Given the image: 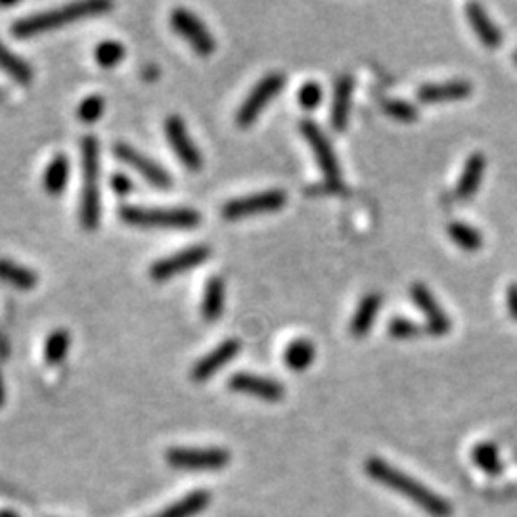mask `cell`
<instances>
[{
	"label": "cell",
	"instance_id": "cell-8",
	"mask_svg": "<svg viewBox=\"0 0 517 517\" xmlns=\"http://www.w3.org/2000/svg\"><path fill=\"white\" fill-rule=\"evenodd\" d=\"M171 27L179 33L186 43H190L199 56H211L216 48V43L213 35L209 33L208 25L203 23L194 12H190L186 8H174L171 12Z\"/></svg>",
	"mask_w": 517,
	"mask_h": 517
},
{
	"label": "cell",
	"instance_id": "cell-16",
	"mask_svg": "<svg viewBox=\"0 0 517 517\" xmlns=\"http://www.w3.org/2000/svg\"><path fill=\"white\" fill-rule=\"evenodd\" d=\"M473 92L470 81L454 79L446 83H429L418 90V100L424 104H439V102H454L464 100Z\"/></svg>",
	"mask_w": 517,
	"mask_h": 517
},
{
	"label": "cell",
	"instance_id": "cell-30",
	"mask_svg": "<svg viewBox=\"0 0 517 517\" xmlns=\"http://www.w3.org/2000/svg\"><path fill=\"white\" fill-rule=\"evenodd\" d=\"M125 47L119 43V40H102V43L94 48V58H97L98 65L110 70V67H115L121 64V60L125 58Z\"/></svg>",
	"mask_w": 517,
	"mask_h": 517
},
{
	"label": "cell",
	"instance_id": "cell-1",
	"mask_svg": "<svg viewBox=\"0 0 517 517\" xmlns=\"http://www.w3.org/2000/svg\"><path fill=\"white\" fill-rule=\"evenodd\" d=\"M364 470H366V473H369L370 479L391 488V491H394V493L403 495L408 500H412L418 508H421L431 517H451L453 515L451 502L445 500L441 495L433 493L431 488H428L426 485H421L420 481L411 478L408 473L393 468L391 464H387L386 460L377 458V456H370L369 460H366Z\"/></svg>",
	"mask_w": 517,
	"mask_h": 517
},
{
	"label": "cell",
	"instance_id": "cell-40",
	"mask_svg": "<svg viewBox=\"0 0 517 517\" xmlns=\"http://www.w3.org/2000/svg\"><path fill=\"white\" fill-rule=\"evenodd\" d=\"M515 64H517V52H515Z\"/></svg>",
	"mask_w": 517,
	"mask_h": 517
},
{
	"label": "cell",
	"instance_id": "cell-6",
	"mask_svg": "<svg viewBox=\"0 0 517 517\" xmlns=\"http://www.w3.org/2000/svg\"><path fill=\"white\" fill-rule=\"evenodd\" d=\"M285 85V75L284 73H268L265 75L258 83L251 89L248 94V98L243 100L240 106V110L236 114V123L242 129H248L255 123V119L261 115L265 107L275 100L276 94L284 89Z\"/></svg>",
	"mask_w": 517,
	"mask_h": 517
},
{
	"label": "cell",
	"instance_id": "cell-5",
	"mask_svg": "<svg viewBox=\"0 0 517 517\" xmlns=\"http://www.w3.org/2000/svg\"><path fill=\"white\" fill-rule=\"evenodd\" d=\"M167 464L174 470L190 471H209L223 470L230 464V453L226 448H184L176 446L165 453Z\"/></svg>",
	"mask_w": 517,
	"mask_h": 517
},
{
	"label": "cell",
	"instance_id": "cell-10",
	"mask_svg": "<svg viewBox=\"0 0 517 517\" xmlns=\"http://www.w3.org/2000/svg\"><path fill=\"white\" fill-rule=\"evenodd\" d=\"M211 257V248L206 243L199 246H190L186 250L176 251L165 258H159L152 267H149V276L156 282L171 280L176 275H182L186 270H192L203 265Z\"/></svg>",
	"mask_w": 517,
	"mask_h": 517
},
{
	"label": "cell",
	"instance_id": "cell-24",
	"mask_svg": "<svg viewBox=\"0 0 517 517\" xmlns=\"http://www.w3.org/2000/svg\"><path fill=\"white\" fill-rule=\"evenodd\" d=\"M67 181H70V159L64 154H58L45 169L43 186L48 194L60 196L67 186Z\"/></svg>",
	"mask_w": 517,
	"mask_h": 517
},
{
	"label": "cell",
	"instance_id": "cell-32",
	"mask_svg": "<svg viewBox=\"0 0 517 517\" xmlns=\"http://www.w3.org/2000/svg\"><path fill=\"white\" fill-rule=\"evenodd\" d=\"M384 112L389 117L401 121V123H412V121H416L420 115L416 107L406 100H387L384 104Z\"/></svg>",
	"mask_w": 517,
	"mask_h": 517
},
{
	"label": "cell",
	"instance_id": "cell-25",
	"mask_svg": "<svg viewBox=\"0 0 517 517\" xmlns=\"http://www.w3.org/2000/svg\"><path fill=\"white\" fill-rule=\"evenodd\" d=\"M0 280L13 285V288L33 290L38 284V275L31 268L10 261V258H0Z\"/></svg>",
	"mask_w": 517,
	"mask_h": 517
},
{
	"label": "cell",
	"instance_id": "cell-19",
	"mask_svg": "<svg viewBox=\"0 0 517 517\" xmlns=\"http://www.w3.org/2000/svg\"><path fill=\"white\" fill-rule=\"evenodd\" d=\"M382 309V295L372 292L360 299V303L351 318L349 330L352 337H364L374 328V322L377 318V312Z\"/></svg>",
	"mask_w": 517,
	"mask_h": 517
},
{
	"label": "cell",
	"instance_id": "cell-12",
	"mask_svg": "<svg viewBox=\"0 0 517 517\" xmlns=\"http://www.w3.org/2000/svg\"><path fill=\"white\" fill-rule=\"evenodd\" d=\"M114 152H115V156L121 161L127 163V165H131L132 169L139 171L152 186H156L159 190L171 188V184H173L171 174L165 169H163L157 161H154L152 157H148L146 154L139 152V149L125 144V142H117L114 146Z\"/></svg>",
	"mask_w": 517,
	"mask_h": 517
},
{
	"label": "cell",
	"instance_id": "cell-39",
	"mask_svg": "<svg viewBox=\"0 0 517 517\" xmlns=\"http://www.w3.org/2000/svg\"><path fill=\"white\" fill-rule=\"evenodd\" d=\"M4 97H6V92H4V90H3V89H0V100H3V98H4Z\"/></svg>",
	"mask_w": 517,
	"mask_h": 517
},
{
	"label": "cell",
	"instance_id": "cell-2",
	"mask_svg": "<svg viewBox=\"0 0 517 517\" xmlns=\"http://www.w3.org/2000/svg\"><path fill=\"white\" fill-rule=\"evenodd\" d=\"M112 8H114L112 3H107V0H87V3H73V4L56 8V10L33 13V16L21 18L13 23L12 35L18 37V38L35 37L40 33H47L50 30H56V27H62L65 23H73L79 20L100 16V13L112 10Z\"/></svg>",
	"mask_w": 517,
	"mask_h": 517
},
{
	"label": "cell",
	"instance_id": "cell-18",
	"mask_svg": "<svg viewBox=\"0 0 517 517\" xmlns=\"http://www.w3.org/2000/svg\"><path fill=\"white\" fill-rule=\"evenodd\" d=\"M485 169H487V157L481 152H475L468 157L456 184V196L460 199H468L478 192L483 182Z\"/></svg>",
	"mask_w": 517,
	"mask_h": 517
},
{
	"label": "cell",
	"instance_id": "cell-29",
	"mask_svg": "<svg viewBox=\"0 0 517 517\" xmlns=\"http://www.w3.org/2000/svg\"><path fill=\"white\" fill-rule=\"evenodd\" d=\"M72 337L67 330H54L45 342V360L48 364H60L70 351Z\"/></svg>",
	"mask_w": 517,
	"mask_h": 517
},
{
	"label": "cell",
	"instance_id": "cell-17",
	"mask_svg": "<svg viewBox=\"0 0 517 517\" xmlns=\"http://www.w3.org/2000/svg\"><path fill=\"white\" fill-rule=\"evenodd\" d=\"M466 16H468L471 30L488 50H496L502 45V33L498 30V25L488 18L487 10L481 4L470 3L466 6Z\"/></svg>",
	"mask_w": 517,
	"mask_h": 517
},
{
	"label": "cell",
	"instance_id": "cell-7",
	"mask_svg": "<svg viewBox=\"0 0 517 517\" xmlns=\"http://www.w3.org/2000/svg\"><path fill=\"white\" fill-rule=\"evenodd\" d=\"M285 203H288V194L284 190H265V192L226 201L223 206V216L226 221H240L258 213L278 211Z\"/></svg>",
	"mask_w": 517,
	"mask_h": 517
},
{
	"label": "cell",
	"instance_id": "cell-11",
	"mask_svg": "<svg viewBox=\"0 0 517 517\" xmlns=\"http://www.w3.org/2000/svg\"><path fill=\"white\" fill-rule=\"evenodd\" d=\"M165 136L169 146L174 149L176 157L182 161V165L190 171H199L203 167V156L199 148L194 144L190 136L186 123L179 115H169L165 119Z\"/></svg>",
	"mask_w": 517,
	"mask_h": 517
},
{
	"label": "cell",
	"instance_id": "cell-23",
	"mask_svg": "<svg viewBox=\"0 0 517 517\" xmlns=\"http://www.w3.org/2000/svg\"><path fill=\"white\" fill-rule=\"evenodd\" d=\"M317 359V347L309 339H293L284 351V362L293 372H305Z\"/></svg>",
	"mask_w": 517,
	"mask_h": 517
},
{
	"label": "cell",
	"instance_id": "cell-35",
	"mask_svg": "<svg viewBox=\"0 0 517 517\" xmlns=\"http://www.w3.org/2000/svg\"><path fill=\"white\" fill-rule=\"evenodd\" d=\"M112 188H114V192L119 194V196H127L132 192V181L129 179L127 174L123 173H115L112 176Z\"/></svg>",
	"mask_w": 517,
	"mask_h": 517
},
{
	"label": "cell",
	"instance_id": "cell-14",
	"mask_svg": "<svg viewBox=\"0 0 517 517\" xmlns=\"http://www.w3.org/2000/svg\"><path fill=\"white\" fill-rule=\"evenodd\" d=\"M412 301L418 305V309L424 312L426 324H428V332L433 335H445L453 330V320L446 312L441 309L439 301L435 299L431 290L426 284L416 282L411 288Z\"/></svg>",
	"mask_w": 517,
	"mask_h": 517
},
{
	"label": "cell",
	"instance_id": "cell-3",
	"mask_svg": "<svg viewBox=\"0 0 517 517\" xmlns=\"http://www.w3.org/2000/svg\"><path fill=\"white\" fill-rule=\"evenodd\" d=\"M83 157V194H81L79 221L85 230H97L100 225V144L97 136H85L81 140Z\"/></svg>",
	"mask_w": 517,
	"mask_h": 517
},
{
	"label": "cell",
	"instance_id": "cell-13",
	"mask_svg": "<svg viewBox=\"0 0 517 517\" xmlns=\"http://www.w3.org/2000/svg\"><path fill=\"white\" fill-rule=\"evenodd\" d=\"M228 389L243 394H253V397H258L267 403H278L285 394L284 386L276 382V379L250 372H238L234 376H230Z\"/></svg>",
	"mask_w": 517,
	"mask_h": 517
},
{
	"label": "cell",
	"instance_id": "cell-20",
	"mask_svg": "<svg viewBox=\"0 0 517 517\" xmlns=\"http://www.w3.org/2000/svg\"><path fill=\"white\" fill-rule=\"evenodd\" d=\"M352 89H355V81H352L351 75H343L337 79L334 104H332V127L337 132H343L347 129Z\"/></svg>",
	"mask_w": 517,
	"mask_h": 517
},
{
	"label": "cell",
	"instance_id": "cell-22",
	"mask_svg": "<svg viewBox=\"0 0 517 517\" xmlns=\"http://www.w3.org/2000/svg\"><path fill=\"white\" fill-rule=\"evenodd\" d=\"M211 502V493L206 488H198L190 495L182 496L181 500L173 502L171 506H167L159 515L156 517H194L199 512L206 510Z\"/></svg>",
	"mask_w": 517,
	"mask_h": 517
},
{
	"label": "cell",
	"instance_id": "cell-26",
	"mask_svg": "<svg viewBox=\"0 0 517 517\" xmlns=\"http://www.w3.org/2000/svg\"><path fill=\"white\" fill-rule=\"evenodd\" d=\"M0 70H4L20 85H30L33 81V67L13 54L3 40H0Z\"/></svg>",
	"mask_w": 517,
	"mask_h": 517
},
{
	"label": "cell",
	"instance_id": "cell-37",
	"mask_svg": "<svg viewBox=\"0 0 517 517\" xmlns=\"http://www.w3.org/2000/svg\"><path fill=\"white\" fill-rule=\"evenodd\" d=\"M6 403V387H4V379L3 374H0V406Z\"/></svg>",
	"mask_w": 517,
	"mask_h": 517
},
{
	"label": "cell",
	"instance_id": "cell-36",
	"mask_svg": "<svg viewBox=\"0 0 517 517\" xmlns=\"http://www.w3.org/2000/svg\"><path fill=\"white\" fill-rule=\"evenodd\" d=\"M506 305L510 315L517 320V284H510L506 290Z\"/></svg>",
	"mask_w": 517,
	"mask_h": 517
},
{
	"label": "cell",
	"instance_id": "cell-9",
	"mask_svg": "<svg viewBox=\"0 0 517 517\" xmlns=\"http://www.w3.org/2000/svg\"><path fill=\"white\" fill-rule=\"evenodd\" d=\"M299 131H301L303 139L310 146L312 154H315V159H317L318 167L324 174V179L328 181L332 186L342 184V169H339V161L335 157V152H334L330 140L326 139L320 127L317 123H312V121L305 119V121H301V125H299Z\"/></svg>",
	"mask_w": 517,
	"mask_h": 517
},
{
	"label": "cell",
	"instance_id": "cell-38",
	"mask_svg": "<svg viewBox=\"0 0 517 517\" xmlns=\"http://www.w3.org/2000/svg\"><path fill=\"white\" fill-rule=\"evenodd\" d=\"M0 517H18V515L10 510H0Z\"/></svg>",
	"mask_w": 517,
	"mask_h": 517
},
{
	"label": "cell",
	"instance_id": "cell-33",
	"mask_svg": "<svg viewBox=\"0 0 517 517\" xmlns=\"http://www.w3.org/2000/svg\"><path fill=\"white\" fill-rule=\"evenodd\" d=\"M322 98H324V90L317 83V81H307V83L299 89V97H297L299 106H301L303 110H307V112L317 110Z\"/></svg>",
	"mask_w": 517,
	"mask_h": 517
},
{
	"label": "cell",
	"instance_id": "cell-28",
	"mask_svg": "<svg viewBox=\"0 0 517 517\" xmlns=\"http://www.w3.org/2000/svg\"><path fill=\"white\" fill-rule=\"evenodd\" d=\"M446 233H448V236L453 238V242L460 250H464L468 253L479 251L483 248V234L479 233L478 228L468 225V223L454 221L446 226Z\"/></svg>",
	"mask_w": 517,
	"mask_h": 517
},
{
	"label": "cell",
	"instance_id": "cell-31",
	"mask_svg": "<svg viewBox=\"0 0 517 517\" xmlns=\"http://www.w3.org/2000/svg\"><path fill=\"white\" fill-rule=\"evenodd\" d=\"M104 110H106L104 97H100V94H92V97L85 98L79 104L77 115L81 121H85V123H94V121H98L104 115Z\"/></svg>",
	"mask_w": 517,
	"mask_h": 517
},
{
	"label": "cell",
	"instance_id": "cell-21",
	"mask_svg": "<svg viewBox=\"0 0 517 517\" xmlns=\"http://www.w3.org/2000/svg\"><path fill=\"white\" fill-rule=\"evenodd\" d=\"M225 297H226L225 280L221 276H211L206 284V290H203L201 317L208 322L219 320L225 310Z\"/></svg>",
	"mask_w": 517,
	"mask_h": 517
},
{
	"label": "cell",
	"instance_id": "cell-4",
	"mask_svg": "<svg viewBox=\"0 0 517 517\" xmlns=\"http://www.w3.org/2000/svg\"><path fill=\"white\" fill-rule=\"evenodd\" d=\"M121 221L142 228H196L201 215L190 208H140L127 206L119 209Z\"/></svg>",
	"mask_w": 517,
	"mask_h": 517
},
{
	"label": "cell",
	"instance_id": "cell-27",
	"mask_svg": "<svg viewBox=\"0 0 517 517\" xmlns=\"http://www.w3.org/2000/svg\"><path fill=\"white\" fill-rule=\"evenodd\" d=\"M471 460H473L475 466L488 475V478H498L502 470H504V466H502V460H500L498 446L495 443L485 441V443L475 445L473 451H471Z\"/></svg>",
	"mask_w": 517,
	"mask_h": 517
},
{
	"label": "cell",
	"instance_id": "cell-15",
	"mask_svg": "<svg viewBox=\"0 0 517 517\" xmlns=\"http://www.w3.org/2000/svg\"><path fill=\"white\" fill-rule=\"evenodd\" d=\"M242 349V343L238 339H226L219 347H215L209 355L199 359L192 369V379L194 382H206V379L213 377L216 372L223 370L225 366L238 357Z\"/></svg>",
	"mask_w": 517,
	"mask_h": 517
},
{
	"label": "cell",
	"instance_id": "cell-34",
	"mask_svg": "<svg viewBox=\"0 0 517 517\" xmlns=\"http://www.w3.org/2000/svg\"><path fill=\"white\" fill-rule=\"evenodd\" d=\"M421 332H424V328L418 326L416 322L408 320V318L397 317V318H393L389 324V334L394 339H412V337H418Z\"/></svg>",
	"mask_w": 517,
	"mask_h": 517
}]
</instances>
